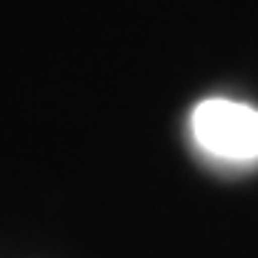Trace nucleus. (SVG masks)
I'll use <instances>...</instances> for the list:
<instances>
[{
  "instance_id": "f257e3e1",
  "label": "nucleus",
  "mask_w": 258,
  "mask_h": 258,
  "mask_svg": "<svg viewBox=\"0 0 258 258\" xmlns=\"http://www.w3.org/2000/svg\"><path fill=\"white\" fill-rule=\"evenodd\" d=\"M195 144L207 155L232 164L258 161V109L230 98H207L189 118Z\"/></svg>"
}]
</instances>
